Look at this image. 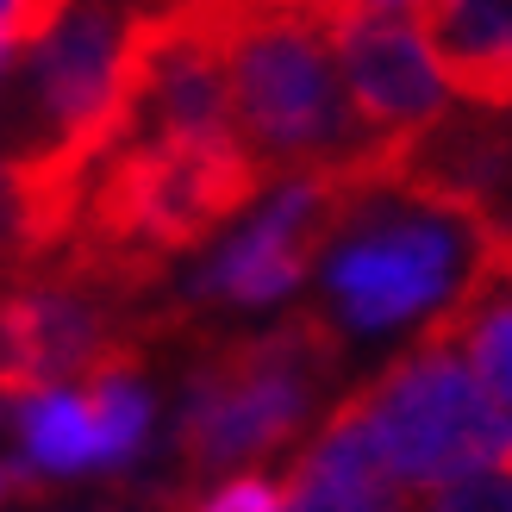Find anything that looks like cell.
Listing matches in <instances>:
<instances>
[{"instance_id":"cell-11","label":"cell","mask_w":512,"mask_h":512,"mask_svg":"<svg viewBox=\"0 0 512 512\" xmlns=\"http://www.w3.org/2000/svg\"><path fill=\"white\" fill-rule=\"evenodd\" d=\"M450 350L469 363V375L512 413V256L475 288V300L450 325Z\"/></svg>"},{"instance_id":"cell-20","label":"cell","mask_w":512,"mask_h":512,"mask_svg":"<svg viewBox=\"0 0 512 512\" xmlns=\"http://www.w3.org/2000/svg\"><path fill=\"white\" fill-rule=\"evenodd\" d=\"M0 69H7V50H0Z\"/></svg>"},{"instance_id":"cell-13","label":"cell","mask_w":512,"mask_h":512,"mask_svg":"<svg viewBox=\"0 0 512 512\" xmlns=\"http://www.w3.org/2000/svg\"><path fill=\"white\" fill-rule=\"evenodd\" d=\"M182 512H288V488L269 469H238V475L200 481Z\"/></svg>"},{"instance_id":"cell-1","label":"cell","mask_w":512,"mask_h":512,"mask_svg":"<svg viewBox=\"0 0 512 512\" xmlns=\"http://www.w3.org/2000/svg\"><path fill=\"white\" fill-rule=\"evenodd\" d=\"M506 263V238L469 200L413 169H369L344 182L338 219L313 263V319L338 356H388L450 338L456 313Z\"/></svg>"},{"instance_id":"cell-2","label":"cell","mask_w":512,"mask_h":512,"mask_svg":"<svg viewBox=\"0 0 512 512\" xmlns=\"http://www.w3.org/2000/svg\"><path fill=\"white\" fill-rule=\"evenodd\" d=\"M219 63L232 132L244 157L275 175H356L381 169L356 138L338 57H331V19L306 0H213Z\"/></svg>"},{"instance_id":"cell-6","label":"cell","mask_w":512,"mask_h":512,"mask_svg":"<svg viewBox=\"0 0 512 512\" xmlns=\"http://www.w3.org/2000/svg\"><path fill=\"white\" fill-rule=\"evenodd\" d=\"M338 175H275L256 188L244 213L194 250L188 306L200 313H281L313 288L319 244L338 219Z\"/></svg>"},{"instance_id":"cell-7","label":"cell","mask_w":512,"mask_h":512,"mask_svg":"<svg viewBox=\"0 0 512 512\" xmlns=\"http://www.w3.org/2000/svg\"><path fill=\"white\" fill-rule=\"evenodd\" d=\"M331 57H338L344 107L356 138L381 169L406 163L413 150L469 107L431 38L425 13H344L331 19Z\"/></svg>"},{"instance_id":"cell-17","label":"cell","mask_w":512,"mask_h":512,"mask_svg":"<svg viewBox=\"0 0 512 512\" xmlns=\"http://www.w3.org/2000/svg\"><path fill=\"white\" fill-rule=\"evenodd\" d=\"M0 369H7V300H0Z\"/></svg>"},{"instance_id":"cell-8","label":"cell","mask_w":512,"mask_h":512,"mask_svg":"<svg viewBox=\"0 0 512 512\" xmlns=\"http://www.w3.org/2000/svg\"><path fill=\"white\" fill-rule=\"evenodd\" d=\"M281 488H288V512H413V500L381 475L344 406H331L319 431L294 450Z\"/></svg>"},{"instance_id":"cell-4","label":"cell","mask_w":512,"mask_h":512,"mask_svg":"<svg viewBox=\"0 0 512 512\" xmlns=\"http://www.w3.org/2000/svg\"><path fill=\"white\" fill-rule=\"evenodd\" d=\"M144 0H75L32 44L19 94L0 119V157L38 169L50 188L82 200L88 169L125 132L132 88V32Z\"/></svg>"},{"instance_id":"cell-12","label":"cell","mask_w":512,"mask_h":512,"mask_svg":"<svg viewBox=\"0 0 512 512\" xmlns=\"http://www.w3.org/2000/svg\"><path fill=\"white\" fill-rule=\"evenodd\" d=\"M88 413H94V438H100V469H132L138 456H150L157 438V394L144 388L138 369L100 375L82 388Z\"/></svg>"},{"instance_id":"cell-14","label":"cell","mask_w":512,"mask_h":512,"mask_svg":"<svg viewBox=\"0 0 512 512\" xmlns=\"http://www.w3.org/2000/svg\"><path fill=\"white\" fill-rule=\"evenodd\" d=\"M413 512H512V469L475 475V481H456V488L419 500Z\"/></svg>"},{"instance_id":"cell-3","label":"cell","mask_w":512,"mask_h":512,"mask_svg":"<svg viewBox=\"0 0 512 512\" xmlns=\"http://www.w3.org/2000/svg\"><path fill=\"white\" fill-rule=\"evenodd\" d=\"M338 369L344 356L306 313L207 350L182 375V406H175L182 475L219 481L300 450L338 406Z\"/></svg>"},{"instance_id":"cell-15","label":"cell","mask_w":512,"mask_h":512,"mask_svg":"<svg viewBox=\"0 0 512 512\" xmlns=\"http://www.w3.org/2000/svg\"><path fill=\"white\" fill-rule=\"evenodd\" d=\"M75 0H0V50H32Z\"/></svg>"},{"instance_id":"cell-18","label":"cell","mask_w":512,"mask_h":512,"mask_svg":"<svg viewBox=\"0 0 512 512\" xmlns=\"http://www.w3.org/2000/svg\"><path fill=\"white\" fill-rule=\"evenodd\" d=\"M494 107H500V113H506V119H512V88H506V94H500V100H494Z\"/></svg>"},{"instance_id":"cell-9","label":"cell","mask_w":512,"mask_h":512,"mask_svg":"<svg viewBox=\"0 0 512 512\" xmlns=\"http://www.w3.org/2000/svg\"><path fill=\"white\" fill-rule=\"evenodd\" d=\"M431 38L444 44V63L463 100H494L512 88V0H431Z\"/></svg>"},{"instance_id":"cell-10","label":"cell","mask_w":512,"mask_h":512,"mask_svg":"<svg viewBox=\"0 0 512 512\" xmlns=\"http://www.w3.org/2000/svg\"><path fill=\"white\" fill-rule=\"evenodd\" d=\"M13 425H19L25 469L38 481L100 469V438H94V413H88L82 388H50L32 400H13Z\"/></svg>"},{"instance_id":"cell-16","label":"cell","mask_w":512,"mask_h":512,"mask_svg":"<svg viewBox=\"0 0 512 512\" xmlns=\"http://www.w3.org/2000/svg\"><path fill=\"white\" fill-rule=\"evenodd\" d=\"M319 7L325 19H344V13H431V0H306Z\"/></svg>"},{"instance_id":"cell-19","label":"cell","mask_w":512,"mask_h":512,"mask_svg":"<svg viewBox=\"0 0 512 512\" xmlns=\"http://www.w3.org/2000/svg\"><path fill=\"white\" fill-rule=\"evenodd\" d=\"M506 256H512V225H506Z\"/></svg>"},{"instance_id":"cell-5","label":"cell","mask_w":512,"mask_h":512,"mask_svg":"<svg viewBox=\"0 0 512 512\" xmlns=\"http://www.w3.org/2000/svg\"><path fill=\"white\" fill-rule=\"evenodd\" d=\"M338 406L413 506L456 481L512 469V413L469 375L450 338L375 363L369 381H356Z\"/></svg>"}]
</instances>
